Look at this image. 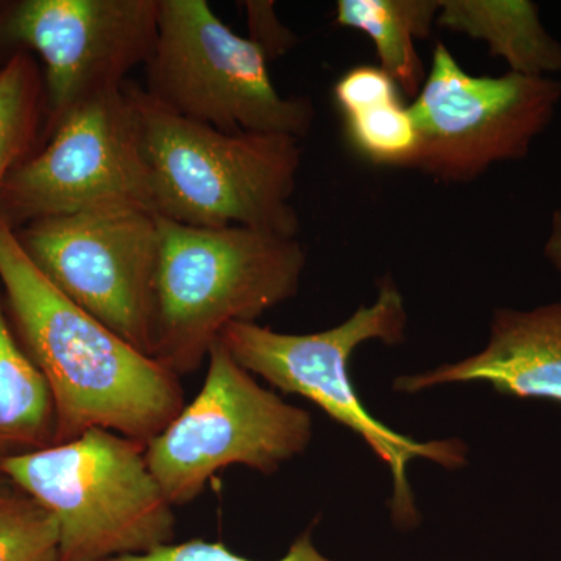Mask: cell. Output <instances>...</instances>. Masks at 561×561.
I'll use <instances>...</instances> for the list:
<instances>
[{"mask_svg":"<svg viewBox=\"0 0 561 561\" xmlns=\"http://www.w3.org/2000/svg\"><path fill=\"white\" fill-rule=\"evenodd\" d=\"M0 283L55 405L54 445L105 430L147 445L184 408L180 378L73 305L0 219Z\"/></svg>","mask_w":561,"mask_h":561,"instance_id":"6da1fadb","label":"cell"},{"mask_svg":"<svg viewBox=\"0 0 561 561\" xmlns=\"http://www.w3.org/2000/svg\"><path fill=\"white\" fill-rule=\"evenodd\" d=\"M138 113L154 214L201 228L242 227L298 238L291 205L302 161L300 139L227 133L164 108L127 84Z\"/></svg>","mask_w":561,"mask_h":561,"instance_id":"7a4b0ae2","label":"cell"},{"mask_svg":"<svg viewBox=\"0 0 561 561\" xmlns=\"http://www.w3.org/2000/svg\"><path fill=\"white\" fill-rule=\"evenodd\" d=\"M150 357L191 375L232 323H256L300 289L298 238L251 228H201L158 216Z\"/></svg>","mask_w":561,"mask_h":561,"instance_id":"3957f363","label":"cell"},{"mask_svg":"<svg viewBox=\"0 0 561 561\" xmlns=\"http://www.w3.org/2000/svg\"><path fill=\"white\" fill-rule=\"evenodd\" d=\"M408 312L393 279L379 283L378 298L360 306L350 319L331 330L312 334H284L257 323H232L221 332L220 342L232 359L253 376H260L283 393L298 394L313 402L331 420L348 427L367 443L373 454L389 467L393 494L389 501L391 522L401 530L420 524L415 494L409 482L408 465L431 460L445 470L467 465L463 442H416L390 430L365 409L351 379L350 362L362 343L379 341L400 345L405 341Z\"/></svg>","mask_w":561,"mask_h":561,"instance_id":"277c9868","label":"cell"},{"mask_svg":"<svg viewBox=\"0 0 561 561\" xmlns=\"http://www.w3.org/2000/svg\"><path fill=\"white\" fill-rule=\"evenodd\" d=\"M0 474L54 516L58 561H106L171 545L175 513L146 460V445L91 430L16 453Z\"/></svg>","mask_w":561,"mask_h":561,"instance_id":"5b68a950","label":"cell"},{"mask_svg":"<svg viewBox=\"0 0 561 561\" xmlns=\"http://www.w3.org/2000/svg\"><path fill=\"white\" fill-rule=\"evenodd\" d=\"M144 91L164 108L227 133L305 138L316 122L308 98H284L254 41L232 32L206 0H160Z\"/></svg>","mask_w":561,"mask_h":561,"instance_id":"8992f818","label":"cell"},{"mask_svg":"<svg viewBox=\"0 0 561 561\" xmlns=\"http://www.w3.org/2000/svg\"><path fill=\"white\" fill-rule=\"evenodd\" d=\"M208 359L197 397L146 445L147 465L173 507L197 500L231 465L273 474L312 440L309 412L264 389L220 339Z\"/></svg>","mask_w":561,"mask_h":561,"instance_id":"52a82bcc","label":"cell"},{"mask_svg":"<svg viewBox=\"0 0 561 561\" xmlns=\"http://www.w3.org/2000/svg\"><path fill=\"white\" fill-rule=\"evenodd\" d=\"M561 81L511 72L470 76L443 43L409 106L419 150L411 169L438 183H471L497 162L523 160L556 117Z\"/></svg>","mask_w":561,"mask_h":561,"instance_id":"ba28073f","label":"cell"},{"mask_svg":"<svg viewBox=\"0 0 561 561\" xmlns=\"http://www.w3.org/2000/svg\"><path fill=\"white\" fill-rule=\"evenodd\" d=\"M106 208L154 213L138 113L127 84L62 116L46 149L16 165L0 191V219L10 228Z\"/></svg>","mask_w":561,"mask_h":561,"instance_id":"9c48e42d","label":"cell"},{"mask_svg":"<svg viewBox=\"0 0 561 561\" xmlns=\"http://www.w3.org/2000/svg\"><path fill=\"white\" fill-rule=\"evenodd\" d=\"M16 236L33 264L68 300L150 356L160 254L153 210H84L32 221Z\"/></svg>","mask_w":561,"mask_h":561,"instance_id":"30bf717a","label":"cell"},{"mask_svg":"<svg viewBox=\"0 0 561 561\" xmlns=\"http://www.w3.org/2000/svg\"><path fill=\"white\" fill-rule=\"evenodd\" d=\"M160 0H24L3 33L46 66L54 127L95 95L125 84L146 66L158 35Z\"/></svg>","mask_w":561,"mask_h":561,"instance_id":"8fae6325","label":"cell"},{"mask_svg":"<svg viewBox=\"0 0 561 561\" xmlns=\"http://www.w3.org/2000/svg\"><path fill=\"white\" fill-rule=\"evenodd\" d=\"M490 383L507 397L561 402V302L530 311L500 308L485 348L467 359L394 379L393 389L415 394L446 383Z\"/></svg>","mask_w":561,"mask_h":561,"instance_id":"7c38bea8","label":"cell"},{"mask_svg":"<svg viewBox=\"0 0 561 561\" xmlns=\"http://www.w3.org/2000/svg\"><path fill=\"white\" fill-rule=\"evenodd\" d=\"M438 27L483 41L491 57L527 77L561 73V43L553 38L530 0H440Z\"/></svg>","mask_w":561,"mask_h":561,"instance_id":"4fadbf2b","label":"cell"},{"mask_svg":"<svg viewBox=\"0 0 561 561\" xmlns=\"http://www.w3.org/2000/svg\"><path fill=\"white\" fill-rule=\"evenodd\" d=\"M438 10L440 0H339L335 24L365 33L373 41L379 68L402 94L416 98L426 70L415 41L431 35Z\"/></svg>","mask_w":561,"mask_h":561,"instance_id":"5bb4252c","label":"cell"},{"mask_svg":"<svg viewBox=\"0 0 561 561\" xmlns=\"http://www.w3.org/2000/svg\"><path fill=\"white\" fill-rule=\"evenodd\" d=\"M55 427L49 386L11 334L0 302V446L11 453L46 448L54 445Z\"/></svg>","mask_w":561,"mask_h":561,"instance_id":"9a60e30c","label":"cell"},{"mask_svg":"<svg viewBox=\"0 0 561 561\" xmlns=\"http://www.w3.org/2000/svg\"><path fill=\"white\" fill-rule=\"evenodd\" d=\"M0 561H58V527L54 516L3 474Z\"/></svg>","mask_w":561,"mask_h":561,"instance_id":"2e32d148","label":"cell"},{"mask_svg":"<svg viewBox=\"0 0 561 561\" xmlns=\"http://www.w3.org/2000/svg\"><path fill=\"white\" fill-rule=\"evenodd\" d=\"M345 127L362 157L376 164L411 169L419 150V131L401 99L346 114Z\"/></svg>","mask_w":561,"mask_h":561,"instance_id":"e0dca14e","label":"cell"},{"mask_svg":"<svg viewBox=\"0 0 561 561\" xmlns=\"http://www.w3.org/2000/svg\"><path fill=\"white\" fill-rule=\"evenodd\" d=\"M36 103L32 62L16 55L0 69V191L31 140Z\"/></svg>","mask_w":561,"mask_h":561,"instance_id":"ac0fdd59","label":"cell"},{"mask_svg":"<svg viewBox=\"0 0 561 561\" xmlns=\"http://www.w3.org/2000/svg\"><path fill=\"white\" fill-rule=\"evenodd\" d=\"M106 561H256L234 553L224 542L191 540L180 545H165L146 553L114 557ZM276 561H334L317 551L312 530H306L290 546L289 552Z\"/></svg>","mask_w":561,"mask_h":561,"instance_id":"d6986e66","label":"cell"},{"mask_svg":"<svg viewBox=\"0 0 561 561\" xmlns=\"http://www.w3.org/2000/svg\"><path fill=\"white\" fill-rule=\"evenodd\" d=\"M334 99L343 116L397 101L400 90L386 70L379 66H357L346 70L334 87Z\"/></svg>","mask_w":561,"mask_h":561,"instance_id":"ffe728a7","label":"cell"},{"mask_svg":"<svg viewBox=\"0 0 561 561\" xmlns=\"http://www.w3.org/2000/svg\"><path fill=\"white\" fill-rule=\"evenodd\" d=\"M245 11L249 38L264 50L268 60L280 57L295 46L297 38L280 24L273 2H245Z\"/></svg>","mask_w":561,"mask_h":561,"instance_id":"44dd1931","label":"cell"},{"mask_svg":"<svg viewBox=\"0 0 561 561\" xmlns=\"http://www.w3.org/2000/svg\"><path fill=\"white\" fill-rule=\"evenodd\" d=\"M545 256L561 276V208L553 210L545 242Z\"/></svg>","mask_w":561,"mask_h":561,"instance_id":"7402d4cb","label":"cell"},{"mask_svg":"<svg viewBox=\"0 0 561 561\" xmlns=\"http://www.w3.org/2000/svg\"><path fill=\"white\" fill-rule=\"evenodd\" d=\"M11 451H9V449H5V448H2V446H0V465H2V461L3 459H5V457H9L11 456Z\"/></svg>","mask_w":561,"mask_h":561,"instance_id":"603a6c76","label":"cell"}]
</instances>
